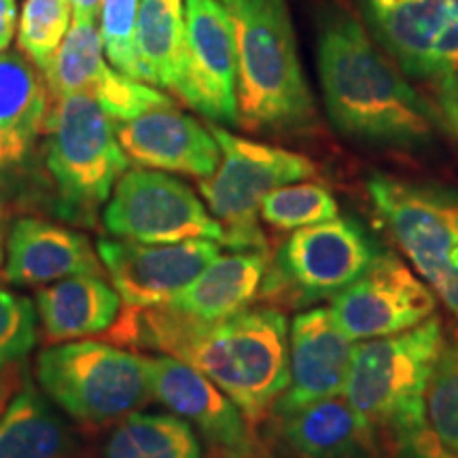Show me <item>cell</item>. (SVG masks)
I'll use <instances>...</instances> for the list:
<instances>
[{
	"instance_id": "22",
	"label": "cell",
	"mask_w": 458,
	"mask_h": 458,
	"mask_svg": "<svg viewBox=\"0 0 458 458\" xmlns=\"http://www.w3.org/2000/svg\"><path fill=\"white\" fill-rule=\"evenodd\" d=\"M47 94L26 55L0 51V170L20 164L43 131Z\"/></svg>"
},
{
	"instance_id": "30",
	"label": "cell",
	"mask_w": 458,
	"mask_h": 458,
	"mask_svg": "<svg viewBox=\"0 0 458 458\" xmlns=\"http://www.w3.org/2000/svg\"><path fill=\"white\" fill-rule=\"evenodd\" d=\"M88 96L105 108V113L114 123L131 122V119L153 111V108L174 105L159 89L148 88L139 79H131L128 74L113 71V68H108L102 74V79L94 85V89Z\"/></svg>"
},
{
	"instance_id": "18",
	"label": "cell",
	"mask_w": 458,
	"mask_h": 458,
	"mask_svg": "<svg viewBox=\"0 0 458 458\" xmlns=\"http://www.w3.org/2000/svg\"><path fill=\"white\" fill-rule=\"evenodd\" d=\"M272 416L274 435L293 458H382V433L344 393Z\"/></svg>"
},
{
	"instance_id": "16",
	"label": "cell",
	"mask_w": 458,
	"mask_h": 458,
	"mask_svg": "<svg viewBox=\"0 0 458 458\" xmlns=\"http://www.w3.org/2000/svg\"><path fill=\"white\" fill-rule=\"evenodd\" d=\"M354 344L337 327L329 308L300 312L289 327V380L270 414L342 394Z\"/></svg>"
},
{
	"instance_id": "9",
	"label": "cell",
	"mask_w": 458,
	"mask_h": 458,
	"mask_svg": "<svg viewBox=\"0 0 458 458\" xmlns=\"http://www.w3.org/2000/svg\"><path fill=\"white\" fill-rule=\"evenodd\" d=\"M380 253L382 246L351 216L295 229L270 259L261 295L291 308L334 300Z\"/></svg>"
},
{
	"instance_id": "5",
	"label": "cell",
	"mask_w": 458,
	"mask_h": 458,
	"mask_svg": "<svg viewBox=\"0 0 458 458\" xmlns=\"http://www.w3.org/2000/svg\"><path fill=\"white\" fill-rule=\"evenodd\" d=\"M43 393L81 427H105L151 399L148 357L111 344L72 340L45 348L37 359Z\"/></svg>"
},
{
	"instance_id": "8",
	"label": "cell",
	"mask_w": 458,
	"mask_h": 458,
	"mask_svg": "<svg viewBox=\"0 0 458 458\" xmlns=\"http://www.w3.org/2000/svg\"><path fill=\"white\" fill-rule=\"evenodd\" d=\"M368 193L414 272L458 318V191L376 174Z\"/></svg>"
},
{
	"instance_id": "6",
	"label": "cell",
	"mask_w": 458,
	"mask_h": 458,
	"mask_svg": "<svg viewBox=\"0 0 458 458\" xmlns=\"http://www.w3.org/2000/svg\"><path fill=\"white\" fill-rule=\"evenodd\" d=\"M43 131L62 213L74 221L94 219L130 165L114 122L91 96L68 94L55 98Z\"/></svg>"
},
{
	"instance_id": "21",
	"label": "cell",
	"mask_w": 458,
	"mask_h": 458,
	"mask_svg": "<svg viewBox=\"0 0 458 458\" xmlns=\"http://www.w3.org/2000/svg\"><path fill=\"white\" fill-rule=\"evenodd\" d=\"M122 312V297L102 276L77 274L37 291V314L45 340H81L113 329Z\"/></svg>"
},
{
	"instance_id": "12",
	"label": "cell",
	"mask_w": 458,
	"mask_h": 458,
	"mask_svg": "<svg viewBox=\"0 0 458 458\" xmlns=\"http://www.w3.org/2000/svg\"><path fill=\"white\" fill-rule=\"evenodd\" d=\"M176 96L210 122L240 123L236 37L221 0H185V54Z\"/></svg>"
},
{
	"instance_id": "11",
	"label": "cell",
	"mask_w": 458,
	"mask_h": 458,
	"mask_svg": "<svg viewBox=\"0 0 458 458\" xmlns=\"http://www.w3.org/2000/svg\"><path fill=\"white\" fill-rule=\"evenodd\" d=\"M435 306L431 286L382 249L369 270L331 300L329 312L352 342H363L416 327L433 317Z\"/></svg>"
},
{
	"instance_id": "14",
	"label": "cell",
	"mask_w": 458,
	"mask_h": 458,
	"mask_svg": "<svg viewBox=\"0 0 458 458\" xmlns=\"http://www.w3.org/2000/svg\"><path fill=\"white\" fill-rule=\"evenodd\" d=\"M371 26L401 71L435 79L458 71V0H365Z\"/></svg>"
},
{
	"instance_id": "29",
	"label": "cell",
	"mask_w": 458,
	"mask_h": 458,
	"mask_svg": "<svg viewBox=\"0 0 458 458\" xmlns=\"http://www.w3.org/2000/svg\"><path fill=\"white\" fill-rule=\"evenodd\" d=\"M72 24V7L68 0H26L17 30L21 54L38 71L49 66L60 43Z\"/></svg>"
},
{
	"instance_id": "2",
	"label": "cell",
	"mask_w": 458,
	"mask_h": 458,
	"mask_svg": "<svg viewBox=\"0 0 458 458\" xmlns=\"http://www.w3.org/2000/svg\"><path fill=\"white\" fill-rule=\"evenodd\" d=\"M317 66L331 123L348 139L397 148H418L433 140L437 113L352 17L340 13L325 21Z\"/></svg>"
},
{
	"instance_id": "27",
	"label": "cell",
	"mask_w": 458,
	"mask_h": 458,
	"mask_svg": "<svg viewBox=\"0 0 458 458\" xmlns=\"http://www.w3.org/2000/svg\"><path fill=\"white\" fill-rule=\"evenodd\" d=\"M259 216L278 232H295L335 219L340 216V206L325 185L300 181L267 193L261 202Z\"/></svg>"
},
{
	"instance_id": "17",
	"label": "cell",
	"mask_w": 458,
	"mask_h": 458,
	"mask_svg": "<svg viewBox=\"0 0 458 458\" xmlns=\"http://www.w3.org/2000/svg\"><path fill=\"white\" fill-rule=\"evenodd\" d=\"M114 130L130 162L145 168L206 179L221 162V148L210 128L174 105L153 108L131 122L117 123Z\"/></svg>"
},
{
	"instance_id": "13",
	"label": "cell",
	"mask_w": 458,
	"mask_h": 458,
	"mask_svg": "<svg viewBox=\"0 0 458 458\" xmlns=\"http://www.w3.org/2000/svg\"><path fill=\"white\" fill-rule=\"evenodd\" d=\"M215 240L145 244L131 240H100L98 257L128 310L164 306L191 284L221 255Z\"/></svg>"
},
{
	"instance_id": "4",
	"label": "cell",
	"mask_w": 458,
	"mask_h": 458,
	"mask_svg": "<svg viewBox=\"0 0 458 458\" xmlns=\"http://www.w3.org/2000/svg\"><path fill=\"white\" fill-rule=\"evenodd\" d=\"M444 335L433 314L408 331L354 346L344 397L393 445L427 427L425 397Z\"/></svg>"
},
{
	"instance_id": "7",
	"label": "cell",
	"mask_w": 458,
	"mask_h": 458,
	"mask_svg": "<svg viewBox=\"0 0 458 458\" xmlns=\"http://www.w3.org/2000/svg\"><path fill=\"white\" fill-rule=\"evenodd\" d=\"M210 131L221 148V162L213 174L199 179L198 187L223 225V244L233 250H267L259 227L263 198L274 189L317 176V164L289 148L242 139L216 123Z\"/></svg>"
},
{
	"instance_id": "19",
	"label": "cell",
	"mask_w": 458,
	"mask_h": 458,
	"mask_svg": "<svg viewBox=\"0 0 458 458\" xmlns=\"http://www.w3.org/2000/svg\"><path fill=\"white\" fill-rule=\"evenodd\" d=\"M91 274L105 276L98 250L83 233L57 223L24 216L7 232L4 276L17 286H45L55 280Z\"/></svg>"
},
{
	"instance_id": "3",
	"label": "cell",
	"mask_w": 458,
	"mask_h": 458,
	"mask_svg": "<svg viewBox=\"0 0 458 458\" xmlns=\"http://www.w3.org/2000/svg\"><path fill=\"white\" fill-rule=\"evenodd\" d=\"M236 37L238 119L259 131L306 130L314 100L284 0H221Z\"/></svg>"
},
{
	"instance_id": "37",
	"label": "cell",
	"mask_w": 458,
	"mask_h": 458,
	"mask_svg": "<svg viewBox=\"0 0 458 458\" xmlns=\"http://www.w3.org/2000/svg\"><path fill=\"white\" fill-rule=\"evenodd\" d=\"M7 216H4V206L3 199H0V267L4 263V246H7V225H4Z\"/></svg>"
},
{
	"instance_id": "28",
	"label": "cell",
	"mask_w": 458,
	"mask_h": 458,
	"mask_svg": "<svg viewBox=\"0 0 458 458\" xmlns=\"http://www.w3.org/2000/svg\"><path fill=\"white\" fill-rule=\"evenodd\" d=\"M427 427L445 448L458 452V327L444 335L425 397Z\"/></svg>"
},
{
	"instance_id": "26",
	"label": "cell",
	"mask_w": 458,
	"mask_h": 458,
	"mask_svg": "<svg viewBox=\"0 0 458 458\" xmlns=\"http://www.w3.org/2000/svg\"><path fill=\"white\" fill-rule=\"evenodd\" d=\"M108 68L96 20L72 17L64 41L43 74L54 98H60L68 94H89Z\"/></svg>"
},
{
	"instance_id": "34",
	"label": "cell",
	"mask_w": 458,
	"mask_h": 458,
	"mask_svg": "<svg viewBox=\"0 0 458 458\" xmlns=\"http://www.w3.org/2000/svg\"><path fill=\"white\" fill-rule=\"evenodd\" d=\"M439 106L444 122L458 139V71L439 81Z\"/></svg>"
},
{
	"instance_id": "32",
	"label": "cell",
	"mask_w": 458,
	"mask_h": 458,
	"mask_svg": "<svg viewBox=\"0 0 458 458\" xmlns=\"http://www.w3.org/2000/svg\"><path fill=\"white\" fill-rule=\"evenodd\" d=\"M37 306L28 297L0 286V376L11 365L24 360L38 337Z\"/></svg>"
},
{
	"instance_id": "33",
	"label": "cell",
	"mask_w": 458,
	"mask_h": 458,
	"mask_svg": "<svg viewBox=\"0 0 458 458\" xmlns=\"http://www.w3.org/2000/svg\"><path fill=\"white\" fill-rule=\"evenodd\" d=\"M391 458H458V452L445 448L428 427L418 431L403 442L394 444Z\"/></svg>"
},
{
	"instance_id": "1",
	"label": "cell",
	"mask_w": 458,
	"mask_h": 458,
	"mask_svg": "<svg viewBox=\"0 0 458 458\" xmlns=\"http://www.w3.org/2000/svg\"><path fill=\"white\" fill-rule=\"evenodd\" d=\"M114 337L191 365L250 427L270 414L289 380V323L276 308H246L219 320L189 318L165 306L128 310Z\"/></svg>"
},
{
	"instance_id": "35",
	"label": "cell",
	"mask_w": 458,
	"mask_h": 458,
	"mask_svg": "<svg viewBox=\"0 0 458 458\" xmlns=\"http://www.w3.org/2000/svg\"><path fill=\"white\" fill-rule=\"evenodd\" d=\"M17 17V0H0V51H4L13 41Z\"/></svg>"
},
{
	"instance_id": "24",
	"label": "cell",
	"mask_w": 458,
	"mask_h": 458,
	"mask_svg": "<svg viewBox=\"0 0 458 458\" xmlns=\"http://www.w3.org/2000/svg\"><path fill=\"white\" fill-rule=\"evenodd\" d=\"M185 54V0H140L136 55L140 79L176 94Z\"/></svg>"
},
{
	"instance_id": "36",
	"label": "cell",
	"mask_w": 458,
	"mask_h": 458,
	"mask_svg": "<svg viewBox=\"0 0 458 458\" xmlns=\"http://www.w3.org/2000/svg\"><path fill=\"white\" fill-rule=\"evenodd\" d=\"M72 7V17H89L96 20V13L102 9V0H68Z\"/></svg>"
},
{
	"instance_id": "31",
	"label": "cell",
	"mask_w": 458,
	"mask_h": 458,
	"mask_svg": "<svg viewBox=\"0 0 458 458\" xmlns=\"http://www.w3.org/2000/svg\"><path fill=\"white\" fill-rule=\"evenodd\" d=\"M139 3L140 0H102L100 38L111 66L131 79L142 81L139 55H136Z\"/></svg>"
},
{
	"instance_id": "39",
	"label": "cell",
	"mask_w": 458,
	"mask_h": 458,
	"mask_svg": "<svg viewBox=\"0 0 458 458\" xmlns=\"http://www.w3.org/2000/svg\"><path fill=\"white\" fill-rule=\"evenodd\" d=\"M225 458H255V454H250V456H244V454H227Z\"/></svg>"
},
{
	"instance_id": "15",
	"label": "cell",
	"mask_w": 458,
	"mask_h": 458,
	"mask_svg": "<svg viewBox=\"0 0 458 458\" xmlns=\"http://www.w3.org/2000/svg\"><path fill=\"white\" fill-rule=\"evenodd\" d=\"M151 397L182 418L215 448L227 454H255V439L242 411L215 382L170 354L148 357Z\"/></svg>"
},
{
	"instance_id": "25",
	"label": "cell",
	"mask_w": 458,
	"mask_h": 458,
	"mask_svg": "<svg viewBox=\"0 0 458 458\" xmlns=\"http://www.w3.org/2000/svg\"><path fill=\"white\" fill-rule=\"evenodd\" d=\"M105 458H202V448L182 418L131 411L108 437Z\"/></svg>"
},
{
	"instance_id": "20",
	"label": "cell",
	"mask_w": 458,
	"mask_h": 458,
	"mask_svg": "<svg viewBox=\"0 0 458 458\" xmlns=\"http://www.w3.org/2000/svg\"><path fill=\"white\" fill-rule=\"evenodd\" d=\"M270 253L267 250H233L219 255L199 276L164 306L196 320H219L250 308L261 295Z\"/></svg>"
},
{
	"instance_id": "10",
	"label": "cell",
	"mask_w": 458,
	"mask_h": 458,
	"mask_svg": "<svg viewBox=\"0 0 458 458\" xmlns=\"http://www.w3.org/2000/svg\"><path fill=\"white\" fill-rule=\"evenodd\" d=\"M102 223L111 236L131 242H225L223 225L196 191L159 170L125 172L108 198Z\"/></svg>"
},
{
	"instance_id": "38",
	"label": "cell",
	"mask_w": 458,
	"mask_h": 458,
	"mask_svg": "<svg viewBox=\"0 0 458 458\" xmlns=\"http://www.w3.org/2000/svg\"><path fill=\"white\" fill-rule=\"evenodd\" d=\"M7 393H9V388L3 385V380H0V411H3V408H4V401H7Z\"/></svg>"
},
{
	"instance_id": "23",
	"label": "cell",
	"mask_w": 458,
	"mask_h": 458,
	"mask_svg": "<svg viewBox=\"0 0 458 458\" xmlns=\"http://www.w3.org/2000/svg\"><path fill=\"white\" fill-rule=\"evenodd\" d=\"M71 428L49 401L26 382L0 414V458H71Z\"/></svg>"
}]
</instances>
